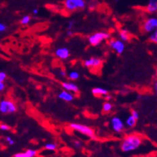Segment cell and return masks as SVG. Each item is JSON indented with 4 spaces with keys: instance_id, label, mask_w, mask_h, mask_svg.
Listing matches in <instances>:
<instances>
[{
    "instance_id": "1",
    "label": "cell",
    "mask_w": 157,
    "mask_h": 157,
    "mask_svg": "<svg viewBox=\"0 0 157 157\" xmlns=\"http://www.w3.org/2000/svg\"><path fill=\"white\" fill-rule=\"evenodd\" d=\"M142 144V138L138 135H130L123 140L121 150L124 152H129L136 150Z\"/></svg>"
},
{
    "instance_id": "2",
    "label": "cell",
    "mask_w": 157,
    "mask_h": 157,
    "mask_svg": "<svg viewBox=\"0 0 157 157\" xmlns=\"http://www.w3.org/2000/svg\"><path fill=\"white\" fill-rule=\"evenodd\" d=\"M64 7L68 11H75L78 10H82L86 6L85 0H65Z\"/></svg>"
},
{
    "instance_id": "3",
    "label": "cell",
    "mask_w": 157,
    "mask_h": 157,
    "mask_svg": "<svg viewBox=\"0 0 157 157\" xmlns=\"http://www.w3.org/2000/svg\"><path fill=\"white\" fill-rule=\"evenodd\" d=\"M16 111V104L10 99H2L0 102V112L2 114H13Z\"/></svg>"
},
{
    "instance_id": "4",
    "label": "cell",
    "mask_w": 157,
    "mask_h": 157,
    "mask_svg": "<svg viewBox=\"0 0 157 157\" xmlns=\"http://www.w3.org/2000/svg\"><path fill=\"white\" fill-rule=\"evenodd\" d=\"M70 128H72L73 130L77 131L78 132L90 137V138H95V132H94L93 129L90 127L83 125V124L73 123V124H70Z\"/></svg>"
},
{
    "instance_id": "5",
    "label": "cell",
    "mask_w": 157,
    "mask_h": 157,
    "mask_svg": "<svg viewBox=\"0 0 157 157\" xmlns=\"http://www.w3.org/2000/svg\"><path fill=\"white\" fill-rule=\"evenodd\" d=\"M110 38L109 34L107 32H96L88 37V41L92 46L99 45L103 40L108 39Z\"/></svg>"
},
{
    "instance_id": "6",
    "label": "cell",
    "mask_w": 157,
    "mask_h": 157,
    "mask_svg": "<svg viewBox=\"0 0 157 157\" xmlns=\"http://www.w3.org/2000/svg\"><path fill=\"white\" fill-rule=\"evenodd\" d=\"M157 28V19L155 17H151L146 19L144 23L143 29L146 33H151Z\"/></svg>"
},
{
    "instance_id": "7",
    "label": "cell",
    "mask_w": 157,
    "mask_h": 157,
    "mask_svg": "<svg viewBox=\"0 0 157 157\" xmlns=\"http://www.w3.org/2000/svg\"><path fill=\"white\" fill-rule=\"evenodd\" d=\"M110 48L113 50L114 52H116L117 54L120 55L124 52L125 49V45L123 41L120 39H112L109 43Z\"/></svg>"
},
{
    "instance_id": "8",
    "label": "cell",
    "mask_w": 157,
    "mask_h": 157,
    "mask_svg": "<svg viewBox=\"0 0 157 157\" xmlns=\"http://www.w3.org/2000/svg\"><path fill=\"white\" fill-rule=\"evenodd\" d=\"M111 125H112L113 130L119 133L121 132L124 128V124L123 123L121 119H120L117 116L112 118V120H111Z\"/></svg>"
},
{
    "instance_id": "9",
    "label": "cell",
    "mask_w": 157,
    "mask_h": 157,
    "mask_svg": "<svg viewBox=\"0 0 157 157\" xmlns=\"http://www.w3.org/2000/svg\"><path fill=\"white\" fill-rule=\"evenodd\" d=\"M84 66L87 67H98L101 66L102 60L99 58H91L84 61Z\"/></svg>"
},
{
    "instance_id": "10",
    "label": "cell",
    "mask_w": 157,
    "mask_h": 157,
    "mask_svg": "<svg viewBox=\"0 0 157 157\" xmlns=\"http://www.w3.org/2000/svg\"><path fill=\"white\" fill-rule=\"evenodd\" d=\"M56 56L61 59H67L70 56V51L67 48H60L56 51Z\"/></svg>"
},
{
    "instance_id": "11",
    "label": "cell",
    "mask_w": 157,
    "mask_h": 157,
    "mask_svg": "<svg viewBox=\"0 0 157 157\" xmlns=\"http://www.w3.org/2000/svg\"><path fill=\"white\" fill-rule=\"evenodd\" d=\"M62 86L65 91H72L74 93L78 92V87L74 83H71V82H64L62 83Z\"/></svg>"
},
{
    "instance_id": "12",
    "label": "cell",
    "mask_w": 157,
    "mask_h": 157,
    "mask_svg": "<svg viewBox=\"0 0 157 157\" xmlns=\"http://www.w3.org/2000/svg\"><path fill=\"white\" fill-rule=\"evenodd\" d=\"M37 151L33 149H28L23 152L17 153L14 155V157H35L37 155Z\"/></svg>"
},
{
    "instance_id": "13",
    "label": "cell",
    "mask_w": 157,
    "mask_h": 157,
    "mask_svg": "<svg viewBox=\"0 0 157 157\" xmlns=\"http://www.w3.org/2000/svg\"><path fill=\"white\" fill-rule=\"evenodd\" d=\"M59 98L66 102H71L74 99V95L67 91H63L59 94Z\"/></svg>"
},
{
    "instance_id": "14",
    "label": "cell",
    "mask_w": 157,
    "mask_h": 157,
    "mask_svg": "<svg viewBox=\"0 0 157 157\" xmlns=\"http://www.w3.org/2000/svg\"><path fill=\"white\" fill-rule=\"evenodd\" d=\"M147 11L150 14H153L157 11V0H149L147 6Z\"/></svg>"
},
{
    "instance_id": "15",
    "label": "cell",
    "mask_w": 157,
    "mask_h": 157,
    "mask_svg": "<svg viewBox=\"0 0 157 157\" xmlns=\"http://www.w3.org/2000/svg\"><path fill=\"white\" fill-rule=\"evenodd\" d=\"M92 93L95 95H106L108 94V91L102 87H95L92 89Z\"/></svg>"
},
{
    "instance_id": "16",
    "label": "cell",
    "mask_w": 157,
    "mask_h": 157,
    "mask_svg": "<svg viewBox=\"0 0 157 157\" xmlns=\"http://www.w3.org/2000/svg\"><path fill=\"white\" fill-rule=\"evenodd\" d=\"M120 40L124 42H124L128 41V39H129V38H130L129 32L125 29L121 30L120 32Z\"/></svg>"
},
{
    "instance_id": "17",
    "label": "cell",
    "mask_w": 157,
    "mask_h": 157,
    "mask_svg": "<svg viewBox=\"0 0 157 157\" xmlns=\"http://www.w3.org/2000/svg\"><path fill=\"white\" fill-rule=\"evenodd\" d=\"M126 125L129 128H133L136 124V120L132 116H129L126 120Z\"/></svg>"
},
{
    "instance_id": "18",
    "label": "cell",
    "mask_w": 157,
    "mask_h": 157,
    "mask_svg": "<svg viewBox=\"0 0 157 157\" xmlns=\"http://www.w3.org/2000/svg\"><path fill=\"white\" fill-rule=\"evenodd\" d=\"M68 77L71 80H76V79L79 78V73L76 71H71L69 73Z\"/></svg>"
},
{
    "instance_id": "19",
    "label": "cell",
    "mask_w": 157,
    "mask_h": 157,
    "mask_svg": "<svg viewBox=\"0 0 157 157\" xmlns=\"http://www.w3.org/2000/svg\"><path fill=\"white\" fill-rule=\"evenodd\" d=\"M31 16H29V15H25V16H23V18H22V19L20 20L21 24L23 25V26H26V25L29 24L30 22H31Z\"/></svg>"
},
{
    "instance_id": "20",
    "label": "cell",
    "mask_w": 157,
    "mask_h": 157,
    "mask_svg": "<svg viewBox=\"0 0 157 157\" xmlns=\"http://www.w3.org/2000/svg\"><path fill=\"white\" fill-rule=\"evenodd\" d=\"M45 148L49 151H55L57 148V144L54 143H49L45 145Z\"/></svg>"
},
{
    "instance_id": "21",
    "label": "cell",
    "mask_w": 157,
    "mask_h": 157,
    "mask_svg": "<svg viewBox=\"0 0 157 157\" xmlns=\"http://www.w3.org/2000/svg\"><path fill=\"white\" fill-rule=\"evenodd\" d=\"M103 111L106 112H110V111L112 109V104L111 103H109V102H106V103L103 104Z\"/></svg>"
},
{
    "instance_id": "22",
    "label": "cell",
    "mask_w": 157,
    "mask_h": 157,
    "mask_svg": "<svg viewBox=\"0 0 157 157\" xmlns=\"http://www.w3.org/2000/svg\"><path fill=\"white\" fill-rule=\"evenodd\" d=\"M149 39H150V41L152 42V43H155L156 44L157 43V31H154L152 32V34H151L150 35V37H149Z\"/></svg>"
},
{
    "instance_id": "23",
    "label": "cell",
    "mask_w": 157,
    "mask_h": 157,
    "mask_svg": "<svg viewBox=\"0 0 157 157\" xmlns=\"http://www.w3.org/2000/svg\"><path fill=\"white\" fill-rule=\"evenodd\" d=\"M0 129L2 131H9L10 129V126H8L7 124H2L0 125Z\"/></svg>"
},
{
    "instance_id": "24",
    "label": "cell",
    "mask_w": 157,
    "mask_h": 157,
    "mask_svg": "<svg viewBox=\"0 0 157 157\" xmlns=\"http://www.w3.org/2000/svg\"><path fill=\"white\" fill-rule=\"evenodd\" d=\"M131 116H132L133 117L137 120L139 119V117H140V114H139V112H137V111H136V110H132V115H131Z\"/></svg>"
},
{
    "instance_id": "25",
    "label": "cell",
    "mask_w": 157,
    "mask_h": 157,
    "mask_svg": "<svg viewBox=\"0 0 157 157\" xmlns=\"http://www.w3.org/2000/svg\"><path fill=\"white\" fill-rule=\"evenodd\" d=\"M6 78V73L3 72V71H1V72H0V82H4Z\"/></svg>"
},
{
    "instance_id": "26",
    "label": "cell",
    "mask_w": 157,
    "mask_h": 157,
    "mask_svg": "<svg viewBox=\"0 0 157 157\" xmlns=\"http://www.w3.org/2000/svg\"><path fill=\"white\" fill-rule=\"evenodd\" d=\"M6 142L8 143L9 145H14V144H15V140H12V138H11V137L7 136L6 138Z\"/></svg>"
},
{
    "instance_id": "27",
    "label": "cell",
    "mask_w": 157,
    "mask_h": 157,
    "mask_svg": "<svg viewBox=\"0 0 157 157\" xmlns=\"http://www.w3.org/2000/svg\"><path fill=\"white\" fill-rule=\"evenodd\" d=\"M73 144H74V146L76 148H80L81 147H82V144H81L80 141L78 140H75L74 142H73Z\"/></svg>"
},
{
    "instance_id": "28",
    "label": "cell",
    "mask_w": 157,
    "mask_h": 157,
    "mask_svg": "<svg viewBox=\"0 0 157 157\" xmlns=\"http://www.w3.org/2000/svg\"><path fill=\"white\" fill-rule=\"evenodd\" d=\"M6 30V25H5L4 23H0V33H2V32H4Z\"/></svg>"
},
{
    "instance_id": "29",
    "label": "cell",
    "mask_w": 157,
    "mask_h": 157,
    "mask_svg": "<svg viewBox=\"0 0 157 157\" xmlns=\"http://www.w3.org/2000/svg\"><path fill=\"white\" fill-rule=\"evenodd\" d=\"M74 24H75V22L74 21H70L67 24V30H71L74 27Z\"/></svg>"
},
{
    "instance_id": "30",
    "label": "cell",
    "mask_w": 157,
    "mask_h": 157,
    "mask_svg": "<svg viewBox=\"0 0 157 157\" xmlns=\"http://www.w3.org/2000/svg\"><path fill=\"white\" fill-rule=\"evenodd\" d=\"M4 89H5L4 82H0V92L3 91Z\"/></svg>"
},
{
    "instance_id": "31",
    "label": "cell",
    "mask_w": 157,
    "mask_h": 157,
    "mask_svg": "<svg viewBox=\"0 0 157 157\" xmlns=\"http://www.w3.org/2000/svg\"><path fill=\"white\" fill-rule=\"evenodd\" d=\"M59 75L61 77H66L67 76V73L64 71H60Z\"/></svg>"
},
{
    "instance_id": "32",
    "label": "cell",
    "mask_w": 157,
    "mask_h": 157,
    "mask_svg": "<svg viewBox=\"0 0 157 157\" xmlns=\"http://www.w3.org/2000/svg\"><path fill=\"white\" fill-rule=\"evenodd\" d=\"M32 12H33V15H37L38 14H39V9L35 8V9H34V10H33V11H32Z\"/></svg>"
},
{
    "instance_id": "33",
    "label": "cell",
    "mask_w": 157,
    "mask_h": 157,
    "mask_svg": "<svg viewBox=\"0 0 157 157\" xmlns=\"http://www.w3.org/2000/svg\"><path fill=\"white\" fill-rule=\"evenodd\" d=\"M67 33V35H72V31H71V30H68Z\"/></svg>"
},
{
    "instance_id": "34",
    "label": "cell",
    "mask_w": 157,
    "mask_h": 157,
    "mask_svg": "<svg viewBox=\"0 0 157 157\" xmlns=\"http://www.w3.org/2000/svg\"><path fill=\"white\" fill-rule=\"evenodd\" d=\"M154 89H155V91H157V83H156V82H155V85H154Z\"/></svg>"
},
{
    "instance_id": "35",
    "label": "cell",
    "mask_w": 157,
    "mask_h": 157,
    "mask_svg": "<svg viewBox=\"0 0 157 157\" xmlns=\"http://www.w3.org/2000/svg\"><path fill=\"white\" fill-rule=\"evenodd\" d=\"M106 97H107V98H106V99H111V96H109V95H106Z\"/></svg>"
}]
</instances>
